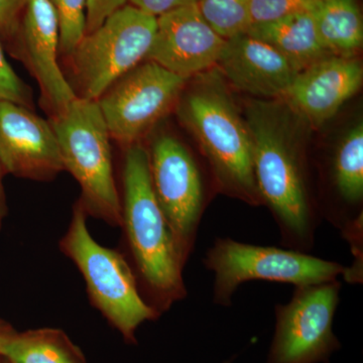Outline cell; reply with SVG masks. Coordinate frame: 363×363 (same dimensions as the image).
<instances>
[{
	"mask_svg": "<svg viewBox=\"0 0 363 363\" xmlns=\"http://www.w3.org/2000/svg\"><path fill=\"white\" fill-rule=\"evenodd\" d=\"M13 330V327L11 326L9 322H6V320L1 319V318H0V345H1V342L4 341V339L6 338V336Z\"/></svg>",
	"mask_w": 363,
	"mask_h": 363,
	"instance_id": "29",
	"label": "cell"
},
{
	"mask_svg": "<svg viewBox=\"0 0 363 363\" xmlns=\"http://www.w3.org/2000/svg\"><path fill=\"white\" fill-rule=\"evenodd\" d=\"M234 358L235 357L229 358V359H227L225 360V362H223L222 363H233Z\"/></svg>",
	"mask_w": 363,
	"mask_h": 363,
	"instance_id": "30",
	"label": "cell"
},
{
	"mask_svg": "<svg viewBox=\"0 0 363 363\" xmlns=\"http://www.w3.org/2000/svg\"><path fill=\"white\" fill-rule=\"evenodd\" d=\"M7 363H88L84 353L58 328L16 329L0 345Z\"/></svg>",
	"mask_w": 363,
	"mask_h": 363,
	"instance_id": "18",
	"label": "cell"
},
{
	"mask_svg": "<svg viewBox=\"0 0 363 363\" xmlns=\"http://www.w3.org/2000/svg\"><path fill=\"white\" fill-rule=\"evenodd\" d=\"M50 123L58 140L64 171L78 182V201L88 217L121 227V199L114 178L111 138L97 101L77 97Z\"/></svg>",
	"mask_w": 363,
	"mask_h": 363,
	"instance_id": "5",
	"label": "cell"
},
{
	"mask_svg": "<svg viewBox=\"0 0 363 363\" xmlns=\"http://www.w3.org/2000/svg\"><path fill=\"white\" fill-rule=\"evenodd\" d=\"M199 1L200 0H128V4L157 18L173 9L197 4Z\"/></svg>",
	"mask_w": 363,
	"mask_h": 363,
	"instance_id": "27",
	"label": "cell"
},
{
	"mask_svg": "<svg viewBox=\"0 0 363 363\" xmlns=\"http://www.w3.org/2000/svg\"><path fill=\"white\" fill-rule=\"evenodd\" d=\"M341 286L338 279L295 286L288 303L276 305L267 363H329L341 348L333 330Z\"/></svg>",
	"mask_w": 363,
	"mask_h": 363,
	"instance_id": "8",
	"label": "cell"
},
{
	"mask_svg": "<svg viewBox=\"0 0 363 363\" xmlns=\"http://www.w3.org/2000/svg\"><path fill=\"white\" fill-rule=\"evenodd\" d=\"M16 35L13 57L23 61L35 78L40 102L55 118L77 96L60 67L59 21L49 0H28Z\"/></svg>",
	"mask_w": 363,
	"mask_h": 363,
	"instance_id": "11",
	"label": "cell"
},
{
	"mask_svg": "<svg viewBox=\"0 0 363 363\" xmlns=\"http://www.w3.org/2000/svg\"><path fill=\"white\" fill-rule=\"evenodd\" d=\"M28 0H0V39L13 40Z\"/></svg>",
	"mask_w": 363,
	"mask_h": 363,
	"instance_id": "25",
	"label": "cell"
},
{
	"mask_svg": "<svg viewBox=\"0 0 363 363\" xmlns=\"http://www.w3.org/2000/svg\"><path fill=\"white\" fill-rule=\"evenodd\" d=\"M6 175L4 169L0 164V231L4 227L7 214H9V206H7L6 190L4 186V177Z\"/></svg>",
	"mask_w": 363,
	"mask_h": 363,
	"instance_id": "28",
	"label": "cell"
},
{
	"mask_svg": "<svg viewBox=\"0 0 363 363\" xmlns=\"http://www.w3.org/2000/svg\"><path fill=\"white\" fill-rule=\"evenodd\" d=\"M319 0H250V26L279 20L300 11H312Z\"/></svg>",
	"mask_w": 363,
	"mask_h": 363,
	"instance_id": "22",
	"label": "cell"
},
{
	"mask_svg": "<svg viewBox=\"0 0 363 363\" xmlns=\"http://www.w3.org/2000/svg\"><path fill=\"white\" fill-rule=\"evenodd\" d=\"M217 64L236 88L259 97H283L298 73L281 52L247 33L226 40Z\"/></svg>",
	"mask_w": 363,
	"mask_h": 363,
	"instance_id": "15",
	"label": "cell"
},
{
	"mask_svg": "<svg viewBox=\"0 0 363 363\" xmlns=\"http://www.w3.org/2000/svg\"><path fill=\"white\" fill-rule=\"evenodd\" d=\"M0 363H6V360H4V357H0Z\"/></svg>",
	"mask_w": 363,
	"mask_h": 363,
	"instance_id": "31",
	"label": "cell"
},
{
	"mask_svg": "<svg viewBox=\"0 0 363 363\" xmlns=\"http://www.w3.org/2000/svg\"><path fill=\"white\" fill-rule=\"evenodd\" d=\"M247 33L274 47L298 73L332 55L320 39L312 11L253 25Z\"/></svg>",
	"mask_w": 363,
	"mask_h": 363,
	"instance_id": "16",
	"label": "cell"
},
{
	"mask_svg": "<svg viewBox=\"0 0 363 363\" xmlns=\"http://www.w3.org/2000/svg\"><path fill=\"white\" fill-rule=\"evenodd\" d=\"M331 184L340 203L337 228L363 217V124L357 123L336 150L331 164Z\"/></svg>",
	"mask_w": 363,
	"mask_h": 363,
	"instance_id": "17",
	"label": "cell"
},
{
	"mask_svg": "<svg viewBox=\"0 0 363 363\" xmlns=\"http://www.w3.org/2000/svg\"><path fill=\"white\" fill-rule=\"evenodd\" d=\"M128 4V0H87L86 33L96 30L108 16Z\"/></svg>",
	"mask_w": 363,
	"mask_h": 363,
	"instance_id": "26",
	"label": "cell"
},
{
	"mask_svg": "<svg viewBox=\"0 0 363 363\" xmlns=\"http://www.w3.org/2000/svg\"><path fill=\"white\" fill-rule=\"evenodd\" d=\"M362 63L330 55L298 72L281 98L313 125H322L362 87Z\"/></svg>",
	"mask_w": 363,
	"mask_h": 363,
	"instance_id": "14",
	"label": "cell"
},
{
	"mask_svg": "<svg viewBox=\"0 0 363 363\" xmlns=\"http://www.w3.org/2000/svg\"><path fill=\"white\" fill-rule=\"evenodd\" d=\"M343 240L350 245L353 262L346 267L343 278L348 284H362L363 281V217L340 230Z\"/></svg>",
	"mask_w": 363,
	"mask_h": 363,
	"instance_id": "24",
	"label": "cell"
},
{
	"mask_svg": "<svg viewBox=\"0 0 363 363\" xmlns=\"http://www.w3.org/2000/svg\"><path fill=\"white\" fill-rule=\"evenodd\" d=\"M203 264L213 272V303L231 307L234 294L252 281L290 284L294 286L316 285L338 279L346 267L290 248L262 247L217 238L205 253Z\"/></svg>",
	"mask_w": 363,
	"mask_h": 363,
	"instance_id": "7",
	"label": "cell"
},
{
	"mask_svg": "<svg viewBox=\"0 0 363 363\" xmlns=\"http://www.w3.org/2000/svg\"><path fill=\"white\" fill-rule=\"evenodd\" d=\"M225 45L197 4H191L157 16L156 35L145 60L188 80L218 63Z\"/></svg>",
	"mask_w": 363,
	"mask_h": 363,
	"instance_id": "13",
	"label": "cell"
},
{
	"mask_svg": "<svg viewBox=\"0 0 363 363\" xmlns=\"http://www.w3.org/2000/svg\"><path fill=\"white\" fill-rule=\"evenodd\" d=\"M4 360H6V359H4ZM6 363H7V362H6Z\"/></svg>",
	"mask_w": 363,
	"mask_h": 363,
	"instance_id": "32",
	"label": "cell"
},
{
	"mask_svg": "<svg viewBox=\"0 0 363 363\" xmlns=\"http://www.w3.org/2000/svg\"><path fill=\"white\" fill-rule=\"evenodd\" d=\"M250 0H200L203 18L225 40L247 33L250 28Z\"/></svg>",
	"mask_w": 363,
	"mask_h": 363,
	"instance_id": "20",
	"label": "cell"
},
{
	"mask_svg": "<svg viewBox=\"0 0 363 363\" xmlns=\"http://www.w3.org/2000/svg\"><path fill=\"white\" fill-rule=\"evenodd\" d=\"M60 26V56L67 58L86 35L87 0H49Z\"/></svg>",
	"mask_w": 363,
	"mask_h": 363,
	"instance_id": "21",
	"label": "cell"
},
{
	"mask_svg": "<svg viewBox=\"0 0 363 363\" xmlns=\"http://www.w3.org/2000/svg\"><path fill=\"white\" fill-rule=\"evenodd\" d=\"M87 218L84 208L76 202L68 229L59 241L60 250L82 274L93 307L125 342L135 344L138 329L161 314L143 298L128 257L98 243L88 229Z\"/></svg>",
	"mask_w": 363,
	"mask_h": 363,
	"instance_id": "3",
	"label": "cell"
},
{
	"mask_svg": "<svg viewBox=\"0 0 363 363\" xmlns=\"http://www.w3.org/2000/svg\"><path fill=\"white\" fill-rule=\"evenodd\" d=\"M147 152L155 194L186 266L208 199L201 169L187 147L169 135L155 138Z\"/></svg>",
	"mask_w": 363,
	"mask_h": 363,
	"instance_id": "9",
	"label": "cell"
},
{
	"mask_svg": "<svg viewBox=\"0 0 363 363\" xmlns=\"http://www.w3.org/2000/svg\"><path fill=\"white\" fill-rule=\"evenodd\" d=\"M121 228L140 292L160 314L187 296L184 267L150 178L149 152L125 147L121 169Z\"/></svg>",
	"mask_w": 363,
	"mask_h": 363,
	"instance_id": "2",
	"label": "cell"
},
{
	"mask_svg": "<svg viewBox=\"0 0 363 363\" xmlns=\"http://www.w3.org/2000/svg\"><path fill=\"white\" fill-rule=\"evenodd\" d=\"M157 18L126 4L93 32L86 33L67 57L69 83L76 96L94 100L147 59Z\"/></svg>",
	"mask_w": 363,
	"mask_h": 363,
	"instance_id": "6",
	"label": "cell"
},
{
	"mask_svg": "<svg viewBox=\"0 0 363 363\" xmlns=\"http://www.w3.org/2000/svg\"><path fill=\"white\" fill-rule=\"evenodd\" d=\"M312 13L320 39L332 55L352 57L362 49L363 21L357 0H319Z\"/></svg>",
	"mask_w": 363,
	"mask_h": 363,
	"instance_id": "19",
	"label": "cell"
},
{
	"mask_svg": "<svg viewBox=\"0 0 363 363\" xmlns=\"http://www.w3.org/2000/svg\"><path fill=\"white\" fill-rule=\"evenodd\" d=\"M0 99L33 109L32 91L9 65L0 39Z\"/></svg>",
	"mask_w": 363,
	"mask_h": 363,
	"instance_id": "23",
	"label": "cell"
},
{
	"mask_svg": "<svg viewBox=\"0 0 363 363\" xmlns=\"http://www.w3.org/2000/svg\"><path fill=\"white\" fill-rule=\"evenodd\" d=\"M187 79L152 61L126 73L96 100L111 140L128 147L166 116Z\"/></svg>",
	"mask_w": 363,
	"mask_h": 363,
	"instance_id": "10",
	"label": "cell"
},
{
	"mask_svg": "<svg viewBox=\"0 0 363 363\" xmlns=\"http://www.w3.org/2000/svg\"><path fill=\"white\" fill-rule=\"evenodd\" d=\"M179 114L200 143L219 187L260 204L250 133L221 81L210 77L194 86L182 99Z\"/></svg>",
	"mask_w": 363,
	"mask_h": 363,
	"instance_id": "4",
	"label": "cell"
},
{
	"mask_svg": "<svg viewBox=\"0 0 363 363\" xmlns=\"http://www.w3.org/2000/svg\"><path fill=\"white\" fill-rule=\"evenodd\" d=\"M286 121L277 105L255 101L248 107L245 124L257 190L277 222L281 245L310 252L320 215L310 194L304 155Z\"/></svg>",
	"mask_w": 363,
	"mask_h": 363,
	"instance_id": "1",
	"label": "cell"
},
{
	"mask_svg": "<svg viewBox=\"0 0 363 363\" xmlns=\"http://www.w3.org/2000/svg\"><path fill=\"white\" fill-rule=\"evenodd\" d=\"M0 164L16 178L49 182L64 171L50 121L33 109L0 99Z\"/></svg>",
	"mask_w": 363,
	"mask_h": 363,
	"instance_id": "12",
	"label": "cell"
}]
</instances>
